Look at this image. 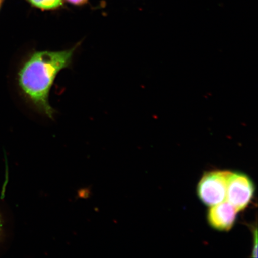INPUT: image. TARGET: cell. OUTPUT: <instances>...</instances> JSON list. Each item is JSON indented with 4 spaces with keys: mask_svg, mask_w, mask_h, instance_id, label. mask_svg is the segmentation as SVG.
Instances as JSON below:
<instances>
[{
    "mask_svg": "<svg viewBox=\"0 0 258 258\" xmlns=\"http://www.w3.org/2000/svg\"><path fill=\"white\" fill-rule=\"evenodd\" d=\"M32 7L41 11H55L64 6V0H25Z\"/></svg>",
    "mask_w": 258,
    "mask_h": 258,
    "instance_id": "8992f818",
    "label": "cell"
},
{
    "mask_svg": "<svg viewBox=\"0 0 258 258\" xmlns=\"http://www.w3.org/2000/svg\"><path fill=\"white\" fill-rule=\"evenodd\" d=\"M13 219L4 201L0 199V256L8 249L13 233Z\"/></svg>",
    "mask_w": 258,
    "mask_h": 258,
    "instance_id": "5b68a950",
    "label": "cell"
},
{
    "mask_svg": "<svg viewBox=\"0 0 258 258\" xmlns=\"http://www.w3.org/2000/svg\"><path fill=\"white\" fill-rule=\"evenodd\" d=\"M254 193V183L249 176L243 173H232L228 183L226 198L238 212L247 207L253 198Z\"/></svg>",
    "mask_w": 258,
    "mask_h": 258,
    "instance_id": "3957f363",
    "label": "cell"
},
{
    "mask_svg": "<svg viewBox=\"0 0 258 258\" xmlns=\"http://www.w3.org/2000/svg\"><path fill=\"white\" fill-rule=\"evenodd\" d=\"M232 173L217 170L204 174L197 187V194L205 205L212 206L224 201Z\"/></svg>",
    "mask_w": 258,
    "mask_h": 258,
    "instance_id": "7a4b0ae2",
    "label": "cell"
},
{
    "mask_svg": "<svg viewBox=\"0 0 258 258\" xmlns=\"http://www.w3.org/2000/svg\"><path fill=\"white\" fill-rule=\"evenodd\" d=\"M64 1H66L74 6H82L86 5L89 0H64Z\"/></svg>",
    "mask_w": 258,
    "mask_h": 258,
    "instance_id": "52a82bcc",
    "label": "cell"
},
{
    "mask_svg": "<svg viewBox=\"0 0 258 258\" xmlns=\"http://www.w3.org/2000/svg\"><path fill=\"white\" fill-rule=\"evenodd\" d=\"M237 209L228 201H223L212 206L208 213V221L215 230H230L236 221Z\"/></svg>",
    "mask_w": 258,
    "mask_h": 258,
    "instance_id": "277c9868",
    "label": "cell"
},
{
    "mask_svg": "<svg viewBox=\"0 0 258 258\" xmlns=\"http://www.w3.org/2000/svg\"><path fill=\"white\" fill-rule=\"evenodd\" d=\"M79 45L60 51H32L19 67L16 83L21 95L34 110L51 120L55 112L49 103L51 87L60 71L72 64Z\"/></svg>",
    "mask_w": 258,
    "mask_h": 258,
    "instance_id": "6da1fadb",
    "label": "cell"
},
{
    "mask_svg": "<svg viewBox=\"0 0 258 258\" xmlns=\"http://www.w3.org/2000/svg\"><path fill=\"white\" fill-rule=\"evenodd\" d=\"M3 0H0V9L2 8Z\"/></svg>",
    "mask_w": 258,
    "mask_h": 258,
    "instance_id": "ba28073f",
    "label": "cell"
}]
</instances>
